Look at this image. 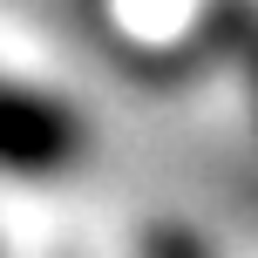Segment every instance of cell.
Segmentation results:
<instances>
[{
	"label": "cell",
	"mask_w": 258,
	"mask_h": 258,
	"mask_svg": "<svg viewBox=\"0 0 258 258\" xmlns=\"http://www.w3.org/2000/svg\"><path fill=\"white\" fill-rule=\"evenodd\" d=\"M82 129L68 102H48V95L21 89V82H0V170L14 177H48L75 156Z\"/></svg>",
	"instance_id": "6da1fadb"
}]
</instances>
